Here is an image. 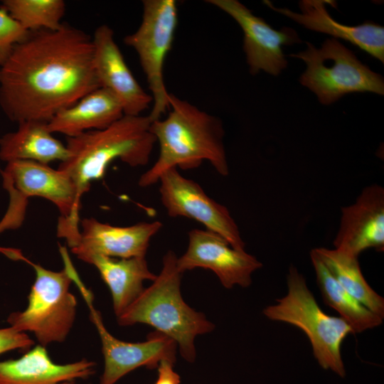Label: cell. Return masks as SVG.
Segmentation results:
<instances>
[{"mask_svg":"<svg viewBox=\"0 0 384 384\" xmlns=\"http://www.w3.org/2000/svg\"><path fill=\"white\" fill-rule=\"evenodd\" d=\"M124 115L119 100L108 90L98 87L73 105L58 112L48 122L51 133L67 137L105 129Z\"/></svg>","mask_w":384,"mask_h":384,"instance_id":"cell-19","label":"cell"},{"mask_svg":"<svg viewBox=\"0 0 384 384\" xmlns=\"http://www.w3.org/2000/svg\"><path fill=\"white\" fill-rule=\"evenodd\" d=\"M84 262L97 269L109 287L117 317L142 292L144 282L154 281L156 277L150 271L146 257L114 258L94 255Z\"/></svg>","mask_w":384,"mask_h":384,"instance_id":"cell-21","label":"cell"},{"mask_svg":"<svg viewBox=\"0 0 384 384\" xmlns=\"http://www.w3.org/2000/svg\"><path fill=\"white\" fill-rule=\"evenodd\" d=\"M33 341L25 333L11 326L0 329V354L12 350L28 351Z\"/></svg>","mask_w":384,"mask_h":384,"instance_id":"cell-26","label":"cell"},{"mask_svg":"<svg viewBox=\"0 0 384 384\" xmlns=\"http://www.w3.org/2000/svg\"><path fill=\"white\" fill-rule=\"evenodd\" d=\"M289 56L306 63L299 81L323 105H330L351 92L384 94L383 78L363 64L336 38L326 39L319 48L306 42L305 50Z\"/></svg>","mask_w":384,"mask_h":384,"instance_id":"cell-8","label":"cell"},{"mask_svg":"<svg viewBox=\"0 0 384 384\" xmlns=\"http://www.w3.org/2000/svg\"><path fill=\"white\" fill-rule=\"evenodd\" d=\"M95 363L82 359L58 364L41 345L17 359L0 361V384H77L95 373Z\"/></svg>","mask_w":384,"mask_h":384,"instance_id":"cell-18","label":"cell"},{"mask_svg":"<svg viewBox=\"0 0 384 384\" xmlns=\"http://www.w3.org/2000/svg\"><path fill=\"white\" fill-rule=\"evenodd\" d=\"M287 284V294L275 304L265 307L264 315L300 329L309 338L319 365L344 378L341 348L345 338L353 333L351 328L340 316H329L322 311L304 277L294 265L289 268Z\"/></svg>","mask_w":384,"mask_h":384,"instance_id":"cell-6","label":"cell"},{"mask_svg":"<svg viewBox=\"0 0 384 384\" xmlns=\"http://www.w3.org/2000/svg\"><path fill=\"white\" fill-rule=\"evenodd\" d=\"M272 10L283 14L305 28L329 34L351 43L375 58L384 63V28L371 21L358 26H347L334 19L326 4L336 6L334 1L302 0L299 3L301 13L287 8H276L270 1H263Z\"/></svg>","mask_w":384,"mask_h":384,"instance_id":"cell-17","label":"cell"},{"mask_svg":"<svg viewBox=\"0 0 384 384\" xmlns=\"http://www.w3.org/2000/svg\"><path fill=\"white\" fill-rule=\"evenodd\" d=\"M310 257L324 302L339 314L340 317L351 328L353 334L372 329L383 324L381 317L366 307L340 285L312 250Z\"/></svg>","mask_w":384,"mask_h":384,"instance_id":"cell-22","label":"cell"},{"mask_svg":"<svg viewBox=\"0 0 384 384\" xmlns=\"http://www.w3.org/2000/svg\"><path fill=\"white\" fill-rule=\"evenodd\" d=\"M177 259L169 250L153 283L117 318L121 326L144 324L154 327L175 341L182 357L193 363L195 338L210 332L215 326L184 302L181 293L183 273L177 267Z\"/></svg>","mask_w":384,"mask_h":384,"instance_id":"cell-4","label":"cell"},{"mask_svg":"<svg viewBox=\"0 0 384 384\" xmlns=\"http://www.w3.org/2000/svg\"><path fill=\"white\" fill-rule=\"evenodd\" d=\"M169 112L164 119L151 122L150 129L160 152L153 166L139 179L140 187L156 183L171 168L189 169L203 161L210 163L221 176L229 174L220 120L170 93Z\"/></svg>","mask_w":384,"mask_h":384,"instance_id":"cell-2","label":"cell"},{"mask_svg":"<svg viewBox=\"0 0 384 384\" xmlns=\"http://www.w3.org/2000/svg\"><path fill=\"white\" fill-rule=\"evenodd\" d=\"M149 116L124 114L108 127L67 137V159L58 166L75 183L79 198L92 181L105 174L108 165L119 159L130 166L148 164L156 142Z\"/></svg>","mask_w":384,"mask_h":384,"instance_id":"cell-3","label":"cell"},{"mask_svg":"<svg viewBox=\"0 0 384 384\" xmlns=\"http://www.w3.org/2000/svg\"><path fill=\"white\" fill-rule=\"evenodd\" d=\"M98 87L92 37L65 23L30 31L0 68V107L18 124L48 122Z\"/></svg>","mask_w":384,"mask_h":384,"instance_id":"cell-1","label":"cell"},{"mask_svg":"<svg viewBox=\"0 0 384 384\" xmlns=\"http://www.w3.org/2000/svg\"><path fill=\"white\" fill-rule=\"evenodd\" d=\"M142 20L138 29L124 38L137 53L151 92V122L169 109L170 93L164 79L166 57L171 48L178 23L174 0H144Z\"/></svg>","mask_w":384,"mask_h":384,"instance_id":"cell-9","label":"cell"},{"mask_svg":"<svg viewBox=\"0 0 384 384\" xmlns=\"http://www.w3.org/2000/svg\"><path fill=\"white\" fill-rule=\"evenodd\" d=\"M159 221L140 222L130 226H114L95 218L80 221L79 235L70 247L82 261L101 255L114 258L146 257L152 237L162 228Z\"/></svg>","mask_w":384,"mask_h":384,"instance_id":"cell-14","label":"cell"},{"mask_svg":"<svg viewBox=\"0 0 384 384\" xmlns=\"http://www.w3.org/2000/svg\"><path fill=\"white\" fill-rule=\"evenodd\" d=\"M4 9L0 8V68L8 59L14 47L28 35Z\"/></svg>","mask_w":384,"mask_h":384,"instance_id":"cell-25","label":"cell"},{"mask_svg":"<svg viewBox=\"0 0 384 384\" xmlns=\"http://www.w3.org/2000/svg\"><path fill=\"white\" fill-rule=\"evenodd\" d=\"M262 267L255 256L233 248L224 238L206 229L189 231L188 248L177 259L182 273L197 267L210 270L227 289L249 287L252 274Z\"/></svg>","mask_w":384,"mask_h":384,"instance_id":"cell-12","label":"cell"},{"mask_svg":"<svg viewBox=\"0 0 384 384\" xmlns=\"http://www.w3.org/2000/svg\"><path fill=\"white\" fill-rule=\"evenodd\" d=\"M230 15L242 30L243 50L250 72L256 75L263 70L278 75L287 65L283 46L301 43L297 32L289 27L277 31L237 0H209Z\"/></svg>","mask_w":384,"mask_h":384,"instance_id":"cell-13","label":"cell"},{"mask_svg":"<svg viewBox=\"0 0 384 384\" xmlns=\"http://www.w3.org/2000/svg\"><path fill=\"white\" fill-rule=\"evenodd\" d=\"M312 251L347 292L374 314L384 318V299L366 280L358 257L336 249L318 247Z\"/></svg>","mask_w":384,"mask_h":384,"instance_id":"cell-23","label":"cell"},{"mask_svg":"<svg viewBox=\"0 0 384 384\" xmlns=\"http://www.w3.org/2000/svg\"><path fill=\"white\" fill-rule=\"evenodd\" d=\"M334 249L351 256L369 248L384 250V188L373 184L363 188L354 203L343 207Z\"/></svg>","mask_w":384,"mask_h":384,"instance_id":"cell-16","label":"cell"},{"mask_svg":"<svg viewBox=\"0 0 384 384\" xmlns=\"http://www.w3.org/2000/svg\"><path fill=\"white\" fill-rule=\"evenodd\" d=\"M0 8L30 32L59 28L63 23L65 3L63 0H4Z\"/></svg>","mask_w":384,"mask_h":384,"instance_id":"cell-24","label":"cell"},{"mask_svg":"<svg viewBox=\"0 0 384 384\" xmlns=\"http://www.w3.org/2000/svg\"><path fill=\"white\" fill-rule=\"evenodd\" d=\"M174 364L162 361L160 363L158 370V376L154 384H180V375L174 370Z\"/></svg>","mask_w":384,"mask_h":384,"instance_id":"cell-27","label":"cell"},{"mask_svg":"<svg viewBox=\"0 0 384 384\" xmlns=\"http://www.w3.org/2000/svg\"><path fill=\"white\" fill-rule=\"evenodd\" d=\"M78 285L90 311V319L99 334L104 357V369L99 384H115L131 371L139 368H157L162 361L176 363L177 343L157 331L150 333L145 341L132 343L119 340L105 328L100 313L92 304V294L81 280Z\"/></svg>","mask_w":384,"mask_h":384,"instance_id":"cell-10","label":"cell"},{"mask_svg":"<svg viewBox=\"0 0 384 384\" xmlns=\"http://www.w3.org/2000/svg\"><path fill=\"white\" fill-rule=\"evenodd\" d=\"M159 182L161 203L169 216L195 220L224 238L233 248L245 250V244L228 209L208 196L198 183L182 176L176 167L165 171Z\"/></svg>","mask_w":384,"mask_h":384,"instance_id":"cell-11","label":"cell"},{"mask_svg":"<svg viewBox=\"0 0 384 384\" xmlns=\"http://www.w3.org/2000/svg\"><path fill=\"white\" fill-rule=\"evenodd\" d=\"M18 124L16 131L0 138V159L7 163L32 161L45 164L67 159L66 145L52 135L47 122L27 120Z\"/></svg>","mask_w":384,"mask_h":384,"instance_id":"cell-20","label":"cell"},{"mask_svg":"<svg viewBox=\"0 0 384 384\" xmlns=\"http://www.w3.org/2000/svg\"><path fill=\"white\" fill-rule=\"evenodd\" d=\"M61 253L65 262L61 271H52L30 262L36 279L28 297V306L22 311L11 313L7 319L9 326L33 333L44 347L65 340L76 314L77 300L69 289L73 282V265L66 250L63 249Z\"/></svg>","mask_w":384,"mask_h":384,"instance_id":"cell-7","label":"cell"},{"mask_svg":"<svg viewBox=\"0 0 384 384\" xmlns=\"http://www.w3.org/2000/svg\"><path fill=\"white\" fill-rule=\"evenodd\" d=\"M2 178L9 204L0 221V233L18 228L24 219L28 198L41 197L55 204L61 214L58 235L67 242L78 236L80 198L75 183L65 172L36 161H13L7 163Z\"/></svg>","mask_w":384,"mask_h":384,"instance_id":"cell-5","label":"cell"},{"mask_svg":"<svg viewBox=\"0 0 384 384\" xmlns=\"http://www.w3.org/2000/svg\"><path fill=\"white\" fill-rule=\"evenodd\" d=\"M93 65L101 87L110 90L122 105L124 114L139 116L153 102L138 83L117 45L112 29L99 26L92 37Z\"/></svg>","mask_w":384,"mask_h":384,"instance_id":"cell-15","label":"cell"}]
</instances>
